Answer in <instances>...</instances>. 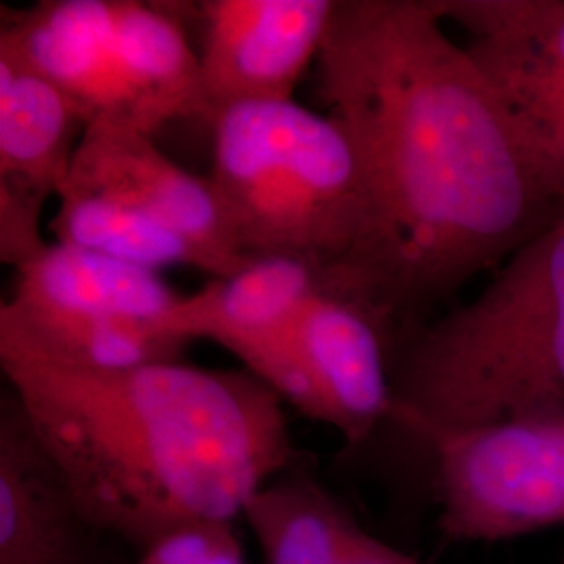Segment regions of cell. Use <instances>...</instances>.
Masks as SVG:
<instances>
[{
    "instance_id": "obj_1",
    "label": "cell",
    "mask_w": 564,
    "mask_h": 564,
    "mask_svg": "<svg viewBox=\"0 0 564 564\" xmlns=\"http://www.w3.org/2000/svg\"><path fill=\"white\" fill-rule=\"evenodd\" d=\"M445 23L435 0H337L316 61L370 205L354 276L400 337L564 214V186Z\"/></svg>"
},
{
    "instance_id": "obj_2",
    "label": "cell",
    "mask_w": 564,
    "mask_h": 564,
    "mask_svg": "<svg viewBox=\"0 0 564 564\" xmlns=\"http://www.w3.org/2000/svg\"><path fill=\"white\" fill-rule=\"evenodd\" d=\"M0 368L90 521L139 552L181 524L235 521L295 463L286 405L247 370H84L2 326Z\"/></svg>"
},
{
    "instance_id": "obj_3",
    "label": "cell",
    "mask_w": 564,
    "mask_h": 564,
    "mask_svg": "<svg viewBox=\"0 0 564 564\" xmlns=\"http://www.w3.org/2000/svg\"><path fill=\"white\" fill-rule=\"evenodd\" d=\"M393 416L421 442L564 405V214L484 291L391 351Z\"/></svg>"
},
{
    "instance_id": "obj_4",
    "label": "cell",
    "mask_w": 564,
    "mask_h": 564,
    "mask_svg": "<svg viewBox=\"0 0 564 564\" xmlns=\"http://www.w3.org/2000/svg\"><path fill=\"white\" fill-rule=\"evenodd\" d=\"M209 126L207 178L242 256L302 258L356 282L370 205L337 120L286 99L226 107Z\"/></svg>"
},
{
    "instance_id": "obj_5",
    "label": "cell",
    "mask_w": 564,
    "mask_h": 564,
    "mask_svg": "<svg viewBox=\"0 0 564 564\" xmlns=\"http://www.w3.org/2000/svg\"><path fill=\"white\" fill-rule=\"evenodd\" d=\"M182 295L160 272L51 241L15 270L0 326L84 370L178 362L191 345L170 328Z\"/></svg>"
},
{
    "instance_id": "obj_6",
    "label": "cell",
    "mask_w": 564,
    "mask_h": 564,
    "mask_svg": "<svg viewBox=\"0 0 564 564\" xmlns=\"http://www.w3.org/2000/svg\"><path fill=\"white\" fill-rule=\"evenodd\" d=\"M398 337L377 303L351 289H328L303 303L293 321L242 343L232 356L284 405L360 447L391 423Z\"/></svg>"
},
{
    "instance_id": "obj_7",
    "label": "cell",
    "mask_w": 564,
    "mask_h": 564,
    "mask_svg": "<svg viewBox=\"0 0 564 564\" xmlns=\"http://www.w3.org/2000/svg\"><path fill=\"white\" fill-rule=\"evenodd\" d=\"M423 444L435 463L445 538L502 542L564 523V405Z\"/></svg>"
},
{
    "instance_id": "obj_8",
    "label": "cell",
    "mask_w": 564,
    "mask_h": 564,
    "mask_svg": "<svg viewBox=\"0 0 564 564\" xmlns=\"http://www.w3.org/2000/svg\"><path fill=\"white\" fill-rule=\"evenodd\" d=\"M552 181L564 186V0H435Z\"/></svg>"
},
{
    "instance_id": "obj_9",
    "label": "cell",
    "mask_w": 564,
    "mask_h": 564,
    "mask_svg": "<svg viewBox=\"0 0 564 564\" xmlns=\"http://www.w3.org/2000/svg\"><path fill=\"white\" fill-rule=\"evenodd\" d=\"M337 0H203L205 121L251 101L295 99L307 67L321 57Z\"/></svg>"
},
{
    "instance_id": "obj_10",
    "label": "cell",
    "mask_w": 564,
    "mask_h": 564,
    "mask_svg": "<svg viewBox=\"0 0 564 564\" xmlns=\"http://www.w3.org/2000/svg\"><path fill=\"white\" fill-rule=\"evenodd\" d=\"M63 186L97 193L181 235L202 256L207 279H223L251 262L232 241L209 178L165 155L153 134L90 121Z\"/></svg>"
},
{
    "instance_id": "obj_11",
    "label": "cell",
    "mask_w": 564,
    "mask_h": 564,
    "mask_svg": "<svg viewBox=\"0 0 564 564\" xmlns=\"http://www.w3.org/2000/svg\"><path fill=\"white\" fill-rule=\"evenodd\" d=\"M9 44L76 102L88 118L153 134L118 0H41L2 9Z\"/></svg>"
},
{
    "instance_id": "obj_12",
    "label": "cell",
    "mask_w": 564,
    "mask_h": 564,
    "mask_svg": "<svg viewBox=\"0 0 564 564\" xmlns=\"http://www.w3.org/2000/svg\"><path fill=\"white\" fill-rule=\"evenodd\" d=\"M90 521L20 400L0 398V564H109Z\"/></svg>"
},
{
    "instance_id": "obj_13",
    "label": "cell",
    "mask_w": 564,
    "mask_h": 564,
    "mask_svg": "<svg viewBox=\"0 0 564 564\" xmlns=\"http://www.w3.org/2000/svg\"><path fill=\"white\" fill-rule=\"evenodd\" d=\"M354 284L349 274L302 258H253L237 272L209 279L195 293H184L170 316V328L184 341L203 339L232 351L293 321L303 303L321 291L351 289L360 293Z\"/></svg>"
},
{
    "instance_id": "obj_14",
    "label": "cell",
    "mask_w": 564,
    "mask_h": 564,
    "mask_svg": "<svg viewBox=\"0 0 564 564\" xmlns=\"http://www.w3.org/2000/svg\"><path fill=\"white\" fill-rule=\"evenodd\" d=\"M86 128L80 107L0 42V193L57 199Z\"/></svg>"
},
{
    "instance_id": "obj_15",
    "label": "cell",
    "mask_w": 564,
    "mask_h": 564,
    "mask_svg": "<svg viewBox=\"0 0 564 564\" xmlns=\"http://www.w3.org/2000/svg\"><path fill=\"white\" fill-rule=\"evenodd\" d=\"M263 564H339L358 521L310 470L289 466L241 510Z\"/></svg>"
},
{
    "instance_id": "obj_16",
    "label": "cell",
    "mask_w": 564,
    "mask_h": 564,
    "mask_svg": "<svg viewBox=\"0 0 564 564\" xmlns=\"http://www.w3.org/2000/svg\"><path fill=\"white\" fill-rule=\"evenodd\" d=\"M53 241L160 272L195 268L205 274L197 249L170 228L151 223L97 193L63 186L48 220Z\"/></svg>"
},
{
    "instance_id": "obj_17",
    "label": "cell",
    "mask_w": 564,
    "mask_h": 564,
    "mask_svg": "<svg viewBox=\"0 0 564 564\" xmlns=\"http://www.w3.org/2000/svg\"><path fill=\"white\" fill-rule=\"evenodd\" d=\"M132 564H249L232 521H195L160 535Z\"/></svg>"
},
{
    "instance_id": "obj_18",
    "label": "cell",
    "mask_w": 564,
    "mask_h": 564,
    "mask_svg": "<svg viewBox=\"0 0 564 564\" xmlns=\"http://www.w3.org/2000/svg\"><path fill=\"white\" fill-rule=\"evenodd\" d=\"M339 564H424L421 558L387 544L381 538L368 533L362 524H356L349 533Z\"/></svg>"
},
{
    "instance_id": "obj_19",
    "label": "cell",
    "mask_w": 564,
    "mask_h": 564,
    "mask_svg": "<svg viewBox=\"0 0 564 564\" xmlns=\"http://www.w3.org/2000/svg\"><path fill=\"white\" fill-rule=\"evenodd\" d=\"M564 564V563H563Z\"/></svg>"
}]
</instances>
